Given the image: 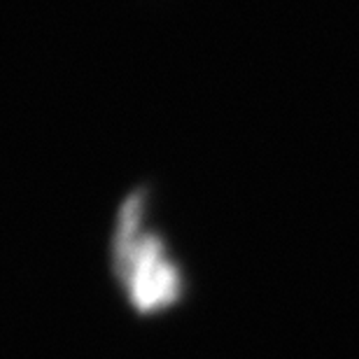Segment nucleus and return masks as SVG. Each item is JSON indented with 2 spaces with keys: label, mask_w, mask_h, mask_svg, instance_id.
Instances as JSON below:
<instances>
[{
  "label": "nucleus",
  "mask_w": 359,
  "mask_h": 359,
  "mask_svg": "<svg viewBox=\"0 0 359 359\" xmlns=\"http://www.w3.org/2000/svg\"><path fill=\"white\" fill-rule=\"evenodd\" d=\"M110 266L135 313L156 315L184 294V276L168 241L152 219V189L135 187L117 208L110 238Z\"/></svg>",
  "instance_id": "nucleus-1"
}]
</instances>
